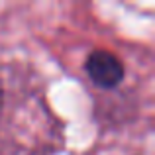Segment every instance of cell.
I'll list each match as a JSON object with an SVG mask.
<instances>
[{
    "instance_id": "2",
    "label": "cell",
    "mask_w": 155,
    "mask_h": 155,
    "mask_svg": "<svg viewBox=\"0 0 155 155\" xmlns=\"http://www.w3.org/2000/svg\"><path fill=\"white\" fill-rule=\"evenodd\" d=\"M4 100H6V88L2 84V79H0V120L4 116Z\"/></svg>"
},
{
    "instance_id": "1",
    "label": "cell",
    "mask_w": 155,
    "mask_h": 155,
    "mask_svg": "<svg viewBox=\"0 0 155 155\" xmlns=\"http://www.w3.org/2000/svg\"><path fill=\"white\" fill-rule=\"evenodd\" d=\"M87 75L96 87L100 88H116L124 81V65L114 53L96 49L88 55L87 63Z\"/></svg>"
}]
</instances>
